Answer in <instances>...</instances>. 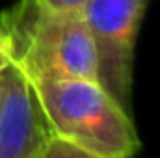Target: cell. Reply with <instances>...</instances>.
<instances>
[{
	"mask_svg": "<svg viewBox=\"0 0 160 158\" xmlns=\"http://www.w3.org/2000/svg\"><path fill=\"white\" fill-rule=\"evenodd\" d=\"M13 65L30 80H97V54L82 11H58L41 0H17L0 13Z\"/></svg>",
	"mask_w": 160,
	"mask_h": 158,
	"instance_id": "cell-1",
	"label": "cell"
},
{
	"mask_svg": "<svg viewBox=\"0 0 160 158\" xmlns=\"http://www.w3.org/2000/svg\"><path fill=\"white\" fill-rule=\"evenodd\" d=\"M38 158H99V156L80 149V147L54 136V134H48L45 143L41 145Z\"/></svg>",
	"mask_w": 160,
	"mask_h": 158,
	"instance_id": "cell-5",
	"label": "cell"
},
{
	"mask_svg": "<svg viewBox=\"0 0 160 158\" xmlns=\"http://www.w3.org/2000/svg\"><path fill=\"white\" fill-rule=\"evenodd\" d=\"M147 2L88 0L82 9L97 54V80L132 117L134 48Z\"/></svg>",
	"mask_w": 160,
	"mask_h": 158,
	"instance_id": "cell-3",
	"label": "cell"
},
{
	"mask_svg": "<svg viewBox=\"0 0 160 158\" xmlns=\"http://www.w3.org/2000/svg\"><path fill=\"white\" fill-rule=\"evenodd\" d=\"M50 134L99 158H132L142 147L134 117L93 80L30 82Z\"/></svg>",
	"mask_w": 160,
	"mask_h": 158,
	"instance_id": "cell-2",
	"label": "cell"
},
{
	"mask_svg": "<svg viewBox=\"0 0 160 158\" xmlns=\"http://www.w3.org/2000/svg\"><path fill=\"white\" fill-rule=\"evenodd\" d=\"M41 2L58 11H82L84 6L88 4V0H41Z\"/></svg>",
	"mask_w": 160,
	"mask_h": 158,
	"instance_id": "cell-7",
	"label": "cell"
},
{
	"mask_svg": "<svg viewBox=\"0 0 160 158\" xmlns=\"http://www.w3.org/2000/svg\"><path fill=\"white\" fill-rule=\"evenodd\" d=\"M48 134L30 80L8 65L0 73V158H38Z\"/></svg>",
	"mask_w": 160,
	"mask_h": 158,
	"instance_id": "cell-4",
	"label": "cell"
},
{
	"mask_svg": "<svg viewBox=\"0 0 160 158\" xmlns=\"http://www.w3.org/2000/svg\"><path fill=\"white\" fill-rule=\"evenodd\" d=\"M13 63V50H11V41L8 37V34L4 32V28L0 26V73Z\"/></svg>",
	"mask_w": 160,
	"mask_h": 158,
	"instance_id": "cell-6",
	"label": "cell"
}]
</instances>
